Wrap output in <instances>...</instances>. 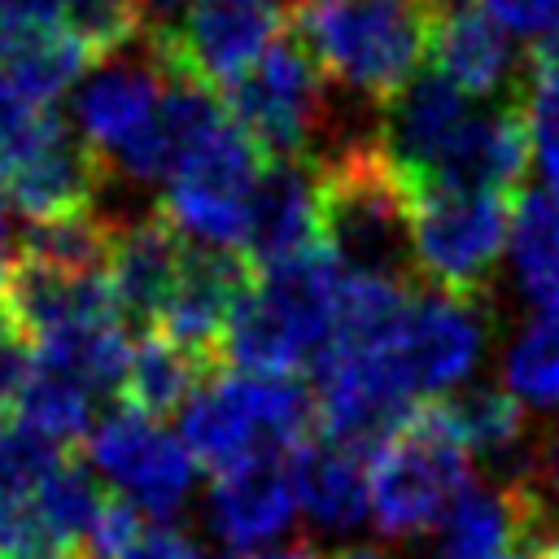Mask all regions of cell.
Returning <instances> with one entry per match:
<instances>
[{
    "instance_id": "cell-1",
    "label": "cell",
    "mask_w": 559,
    "mask_h": 559,
    "mask_svg": "<svg viewBox=\"0 0 559 559\" xmlns=\"http://www.w3.org/2000/svg\"><path fill=\"white\" fill-rule=\"evenodd\" d=\"M319 240L349 275L415 280L411 188L380 140H341L314 157Z\"/></svg>"
},
{
    "instance_id": "cell-2",
    "label": "cell",
    "mask_w": 559,
    "mask_h": 559,
    "mask_svg": "<svg viewBox=\"0 0 559 559\" xmlns=\"http://www.w3.org/2000/svg\"><path fill=\"white\" fill-rule=\"evenodd\" d=\"M341 284L345 266L328 249L253 271V284L227 328L223 362L262 376L314 371L336 341Z\"/></svg>"
},
{
    "instance_id": "cell-3",
    "label": "cell",
    "mask_w": 559,
    "mask_h": 559,
    "mask_svg": "<svg viewBox=\"0 0 559 559\" xmlns=\"http://www.w3.org/2000/svg\"><path fill=\"white\" fill-rule=\"evenodd\" d=\"M288 26L332 83L376 105H389L428 57V13L406 0H293Z\"/></svg>"
},
{
    "instance_id": "cell-4",
    "label": "cell",
    "mask_w": 559,
    "mask_h": 559,
    "mask_svg": "<svg viewBox=\"0 0 559 559\" xmlns=\"http://www.w3.org/2000/svg\"><path fill=\"white\" fill-rule=\"evenodd\" d=\"M314 393L297 376L218 367L179 411V441L201 467L231 472L249 459H284L310 441Z\"/></svg>"
},
{
    "instance_id": "cell-5",
    "label": "cell",
    "mask_w": 559,
    "mask_h": 559,
    "mask_svg": "<svg viewBox=\"0 0 559 559\" xmlns=\"http://www.w3.org/2000/svg\"><path fill=\"white\" fill-rule=\"evenodd\" d=\"M371 520L384 537H419L441 524L472 485L467 450L445 432L432 406H419L402 432L371 454Z\"/></svg>"
},
{
    "instance_id": "cell-6",
    "label": "cell",
    "mask_w": 559,
    "mask_h": 559,
    "mask_svg": "<svg viewBox=\"0 0 559 559\" xmlns=\"http://www.w3.org/2000/svg\"><path fill=\"white\" fill-rule=\"evenodd\" d=\"M223 105L266 162H314L328 127V74L293 35H280L223 92Z\"/></svg>"
},
{
    "instance_id": "cell-7",
    "label": "cell",
    "mask_w": 559,
    "mask_h": 559,
    "mask_svg": "<svg viewBox=\"0 0 559 559\" xmlns=\"http://www.w3.org/2000/svg\"><path fill=\"white\" fill-rule=\"evenodd\" d=\"M511 240V201L476 188L411 192L415 275L459 297H485L489 275Z\"/></svg>"
},
{
    "instance_id": "cell-8",
    "label": "cell",
    "mask_w": 559,
    "mask_h": 559,
    "mask_svg": "<svg viewBox=\"0 0 559 559\" xmlns=\"http://www.w3.org/2000/svg\"><path fill=\"white\" fill-rule=\"evenodd\" d=\"M266 157L258 144L231 122V114L179 162V170L166 183L162 214L188 245L205 249H236L245 245L249 227V201L258 188Z\"/></svg>"
},
{
    "instance_id": "cell-9",
    "label": "cell",
    "mask_w": 559,
    "mask_h": 559,
    "mask_svg": "<svg viewBox=\"0 0 559 559\" xmlns=\"http://www.w3.org/2000/svg\"><path fill=\"white\" fill-rule=\"evenodd\" d=\"M87 463L114 485L118 498L153 520H170L188 502L197 476V459L179 441V432L131 406L109 411L92 424Z\"/></svg>"
},
{
    "instance_id": "cell-10",
    "label": "cell",
    "mask_w": 559,
    "mask_h": 559,
    "mask_svg": "<svg viewBox=\"0 0 559 559\" xmlns=\"http://www.w3.org/2000/svg\"><path fill=\"white\" fill-rule=\"evenodd\" d=\"M485 306L445 288H411L406 314L389 341V358L415 397H445L463 389L485 354Z\"/></svg>"
},
{
    "instance_id": "cell-11",
    "label": "cell",
    "mask_w": 559,
    "mask_h": 559,
    "mask_svg": "<svg viewBox=\"0 0 559 559\" xmlns=\"http://www.w3.org/2000/svg\"><path fill=\"white\" fill-rule=\"evenodd\" d=\"M170 83V61L166 48L157 39V31H148L140 44L105 57L96 70H87L70 96V114H74V131L79 140L92 148V157L105 162L114 153H122L157 114L162 96Z\"/></svg>"
},
{
    "instance_id": "cell-12",
    "label": "cell",
    "mask_w": 559,
    "mask_h": 559,
    "mask_svg": "<svg viewBox=\"0 0 559 559\" xmlns=\"http://www.w3.org/2000/svg\"><path fill=\"white\" fill-rule=\"evenodd\" d=\"M100 179L105 170L92 157V148L52 109L17 144L0 153L4 197L17 214H26V223H44V218L96 205Z\"/></svg>"
},
{
    "instance_id": "cell-13",
    "label": "cell",
    "mask_w": 559,
    "mask_h": 559,
    "mask_svg": "<svg viewBox=\"0 0 559 559\" xmlns=\"http://www.w3.org/2000/svg\"><path fill=\"white\" fill-rule=\"evenodd\" d=\"M288 26V13L258 0H188L175 26H157L166 57L214 92H227Z\"/></svg>"
},
{
    "instance_id": "cell-14",
    "label": "cell",
    "mask_w": 559,
    "mask_h": 559,
    "mask_svg": "<svg viewBox=\"0 0 559 559\" xmlns=\"http://www.w3.org/2000/svg\"><path fill=\"white\" fill-rule=\"evenodd\" d=\"M249 284H253V266L245 262V253L188 245L179 284H175V293L157 319V332H166L170 341H179L197 358L227 367L223 341H227V328H231L236 306L245 301Z\"/></svg>"
},
{
    "instance_id": "cell-15",
    "label": "cell",
    "mask_w": 559,
    "mask_h": 559,
    "mask_svg": "<svg viewBox=\"0 0 559 559\" xmlns=\"http://www.w3.org/2000/svg\"><path fill=\"white\" fill-rule=\"evenodd\" d=\"M428 13V66L463 96H498L515 87L520 52L511 35L476 9V0H445Z\"/></svg>"
},
{
    "instance_id": "cell-16",
    "label": "cell",
    "mask_w": 559,
    "mask_h": 559,
    "mask_svg": "<svg viewBox=\"0 0 559 559\" xmlns=\"http://www.w3.org/2000/svg\"><path fill=\"white\" fill-rule=\"evenodd\" d=\"M323 249L319 240V188H314V162H266L249 201V227H245V262L253 271L293 262L301 253Z\"/></svg>"
},
{
    "instance_id": "cell-17",
    "label": "cell",
    "mask_w": 559,
    "mask_h": 559,
    "mask_svg": "<svg viewBox=\"0 0 559 559\" xmlns=\"http://www.w3.org/2000/svg\"><path fill=\"white\" fill-rule=\"evenodd\" d=\"M4 301L22 336L35 345L61 328L118 319V301L109 288V275H79L48 262H35L26 253H13L0 275Z\"/></svg>"
},
{
    "instance_id": "cell-18",
    "label": "cell",
    "mask_w": 559,
    "mask_h": 559,
    "mask_svg": "<svg viewBox=\"0 0 559 559\" xmlns=\"http://www.w3.org/2000/svg\"><path fill=\"white\" fill-rule=\"evenodd\" d=\"M297 515V493L288 459H249L231 472H218L210 485L205 520L210 533L236 550H262Z\"/></svg>"
},
{
    "instance_id": "cell-19",
    "label": "cell",
    "mask_w": 559,
    "mask_h": 559,
    "mask_svg": "<svg viewBox=\"0 0 559 559\" xmlns=\"http://www.w3.org/2000/svg\"><path fill=\"white\" fill-rule=\"evenodd\" d=\"M445 432L467 450L472 463H485L498 485H520L528 472V428L524 406L502 384H463L437 402H428Z\"/></svg>"
},
{
    "instance_id": "cell-20",
    "label": "cell",
    "mask_w": 559,
    "mask_h": 559,
    "mask_svg": "<svg viewBox=\"0 0 559 559\" xmlns=\"http://www.w3.org/2000/svg\"><path fill=\"white\" fill-rule=\"evenodd\" d=\"M183 258H188V240L170 227L162 210L118 223V240L109 253V288H114L118 314L157 323L179 284Z\"/></svg>"
},
{
    "instance_id": "cell-21",
    "label": "cell",
    "mask_w": 559,
    "mask_h": 559,
    "mask_svg": "<svg viewBox=\"0 0 559 559\" xmlns=\"http://www.w3.org/2000/svg\"><path fill=\"white\" fill-rule=\"evenodd\" d=\"M297 511L323 533H354L371 515V480L354 450L310 437L288 454Z\"/></svg>"
},
{
    "instance_id": "cell-22",
    "label": "cell",
    "mask_w": 559,
    "mask_h": 559,
    "mask_svg": "<svg viewBox=\"0 0 559 559\" xmlns=\"http://www.w3.org/2000/svg\"><path fill=\"white\" fill-rule=\"evenodd\" d=\"M507 258H511L520 297L537 306V314H559V188L555 183L515 192Z\"/></svg>"
},
{
    "instance_id": "cell-23",
    "label": "cell",
    "mask_w": 559,
    "mask_h": 559,
    "mask_svg": "<svg viewBox=\"0 0 559 559\" xmlns=\"http://www.w3.org/2000/svg\"><path fill=\"white\" fill-rule=\"evenodd\" d=\"M87 48L74 44L61 26H0V70L39 105L52 100L87 74Z\"/></svg>"
},
{
    "instance_id": "cell-24",
    "label": "cell",
    "mask_w": 559,
    "mask_h": 559,
    "mask_svg": "<svg viewBox=\"0 0 559 559\" xmlns=\"http://www.w3.org/2000/svg\"><path fill=\"white\" fill-rule=\"evenodd\" d=\"M218 367L197 358L192 349H183L179 341H170L166 332H144L131 345V362L122 376V397L131 411L140 415H170L183 411V402L214 376Z\"/></svg>"
},
{
    "instance_id": "cell-25",
    "label": "cell",
    "mask_w": 559,
    "mask_h": 559,
    "mask_svg": "<svg viewBox=\"0 0 559 559\" xmlns=\"http://www.w3.org/2000/svg\"><path fill=\"white\" fill-rule=\"evenodd\" d=\"M35 362L83 384L92 397H100L109 389H122V376L131 362V341L118 319L79 323V328H61V332L35 341Z\"/></svg>"
},
{
    "instance_id": "cell-26",
    "label": "cell",
    "mask_w": 559,
    "mask_h": 559,
    "mask_svg": "<svg viewBox=\"0 0 559 559\" xmlns=\"http://www.w3.org/2000/svg\"><path fill=\"white\" fill-rule=\"evenodd\" d=\"M114 240H118V223L105 218L96 205H87L74 214L26 223V231L17 236V253L79 275H109Z\"/></svg>"
},
{
    "instance_id": "cell-27",
    "label": "cell",
    "mask_w": 559,
    "mask_h": 559,
    "mask_svg": "<svg viewBox=\"0 0 559 559\" xmlns=\"http://www.w3.org/2000/svg\"><path fill=\"white\" fill-rule=\"evenodd\" d=\"M100 507H105V493L96 489L92 463H79V459L66 454V459L52 467V476L44 480V489H39V498H35V507H31V515H35V524H39V533H44L48 542H57V546L83 555V550H87V533H92Z\"/></svg>"
},
{
    "instance_id": "cell-28",
    "label": "cell",
    "mask_w": 559,
    "mask_h": 559,
    "mask_svg": "<svg viewBox=\"0 0 559 559\" xmlns=\"http://www.w3.org/2000/svg\"><path fill=\"white\" fill-rule=\"evenodd\" d=\"M92 406H96V397L83 384L31 362V376H26V384H22V393H17L9 415L66 450L70 441L92 432Z\"/></svg>"
},
{
    "instance_id": "cell-29",
    "label": "cell",
    "mask_w": 559,
    "mask_h": 559,
    "mask_svg": "<svg viewBox=\"0 0 559 559\" xmlns=\"http://www.w3.org/2000/svg\"><path fill=\"white\" fill-rule=\"evenodd\" d=\"M502 389L520 406L559 411V314H533L502 354Z\"/></svg>"
},
{
    "instance_id": "cell-30",
    "label": "cell",
    "mask_w": 559,
    "mask_h": 559,
    "mask_svg": "<svg viewBox=\"0 0 559 559\" xmlns=\"http://www.w3.org/2000/svg\"><path fill=\"white\" fill-rule=\"evenodd\" d=\"M57 26L100 61L148 35V17L135 0H57Z\"/></svg>"
},
{
    "instance_id": "cell-31",
    "label": "cell",
    "mask_w": 559,
    "mask_h": 559,
    "mask_svg": "<svg viewBox=\"0 0 559 559\" xmlns=\"http://www.w3.org/2000/svg\"><path fill=\"white\" fill-rule=\"evenodd\" d=\"M520 118H524L528 162L546 183L559 188V74L528 70V83L520 92Z\"/></svg>"
},
{
    "instance_id": "cell-32",
    "label": "cell",
    "mask_w": 559,
    "mask_h": 559,
    "mask_svg": "<svg viewBox=\"0 0 559 559\" xmlns=\"http://www.w3.org/2000/svg\"><path fill=\"white\" fill-rule=\"evenodd\" d=\"M520 485H524L528 498L542 507V515L559 528V428H546V432L533 441L528 472H524Z\"/></svg>"
},
{
    "instance_id": "cell-33",
    "label": "cell",
    "mask_w": 559,
    "mask_h": 559,
    "mask_svg": "<svg viewBox=\"0 0 559 559\" xmlns=\"http://www.w3.org/2000/svg\"><path fill=\"white\" fill-rule=\"evenodd\" d=\"M507 35H546L559 22V0H476Z\"/></svg>"
},
{
    "instance_id": "cell-34",
    "label": "cell",
    "mask_w": 559,
    "mask_h": 559,
    "mask_svg": "<svg viewBox=\"0 0 559 559\" xmlns=\"http://www.w3.org/2000/svg\"><path fill=\"white\" fill-rule=\"evenodd\" d=\"M118 559H205V555H201V546L183 528L153 524V528H140V537Z\"/></svg>"
},
{
    "instance_id": "cell-35",
    "label": "cell",
    "mask_w": 559,
    "mask_h": 559,
    "mask_svg": "<svg viewBox=\"0 0 559 559\" xmlns=\"http://www.w3.org/2000/svg\"><path fill=\"white\" fill-rule=\"evenodd\" d=\"M44 114H48V109H39V105L0 70V153H4L9 144H17Z\"/></svg>"
},
{
    "instance_id": "cell-36",
    "label": "cell",
    "mask_w": 559,
    "mask_h": 559,
    "mask_svg": "<svg viewBox=\"0 0 559 559\" xmlns=\"http://www.w3.org/2000/svg\"><path fill=\"white\" fill-rule=\"evenodd\" d=\"M528 70H537V74H559V22L537 39V48H533V57H528Z\"/></svg>"
},
{
    "instance_id": "cell-37",
    "label": "cell",
    "mask_w": 559,
    "mask_h": 559,
    "mask_svg": "<svg viewBox=\"0 0 559 559\" xmlns=\"http://www.w3.org/2000/svg\"><path fill=\"white\" fill-rule=\"evenodd\" d=\"M227 559H323L310 542H288V546H262V550H236Z\"/></svg>"
},
{
    "instance_id": "cell-38",
    "label": "cell",
    "mask_w": 559,
    "mask_h": 559,
    "mask_svg": "<svg viewBox=\"0 0 559 559\" xmlns=\"http://www.w3.org/2000/svg\"><path fill=\"white\" fill-rule=\"evenodd\" d=\"M140 9H144V17L153 13V17H162V26H166V17H179L183 9H188V0H135Z\"/></svg>"
},
{
    "instance_id": "cell-39",
    "label": "cell",
    "mask_w": 559,
    "mask_h": 559,
    "mask_svg": "<svg viewBox=\"0 0 559 559\" xmlns=\"http://www.w3.org/2000/svg\"><path fill=\"white\" fill-rule=\"evenodd\" d=\"M336 559H393V555H384V550H376V546H354V550H341Z\"/></svg>"
},
{
    "instance_id": "cell-40",
    "label": "cell",
    "mask_w": 559,
    "mask_h": 559,
    "mask_svg": "<svg viewBox=\"0 0 559 559\" xmlns=\"http://www.w3.org/2000/svg\"><path fill=\"white\" fill-rule=\"evenodd\" d=\"M502 559H542V550H528V546H520V550H511V555H502Z\"/></svg>"
},
{
    "instance_id": "cell-41",
    "label": "cell",
    "mask_w": 559,
    "mask_h": 559,
    "mask_svg": "<svg viewBox=\"0 0 559 559\" xmlns=\"http://www.w3.org/2000/svg\"><path fill=\"white\" fill-rule=\"evenodd\" d=\"M542 559H559V537H555V542L546 546V555H542Z\"/></svg>"
},
{
    "instance_id": "cell-42",
    "label": "cell",
    "mask_w": 559,
    "mask_h": 559,
    "mask_svg": "<svg viewBox=\"0 0 559 559\" xmlns=\"http://www.w3.org/2000/svg\"><path fill=\"white\" fill-rule=\"evenodd\" d=\"M406 4H419V9H424V4H428V0H406Z\"/></svg>"
},
{
    "instance_id": "cell-43",
    "label": "cell",
    "mask_w": 559,
    "mask_h": 559,
    "mask_svg": "<svg viewBox=\"0 0 559 559\" xmlns=\"http://www.w3.org/2000/svg\"><path fill=\"white\" fill-rule=\"evenodd\" d=\"M0 13H4V0H0Z\"/></svg>"
},
{
    "instance_id": "cell-44",
    "label": "cell",
    "mask_w": 559,
    "mask_h": 559,
    "mask_svg": "<svg viewBox=\"0 0 559 559\" xmlns=\"http://www.w3.org/2000/svg\"><path fill=\"white\" fill-rule=\"evenodd\" d=\"M83 559H87V555H83Z\"/></svg>"
}]
</instances>
